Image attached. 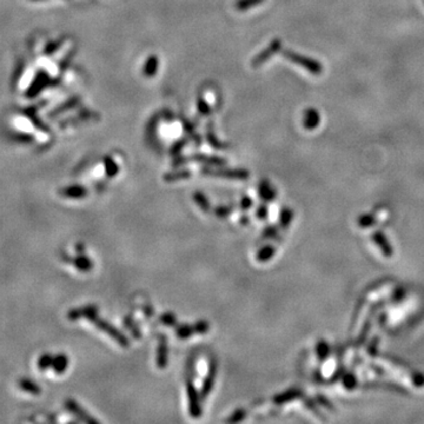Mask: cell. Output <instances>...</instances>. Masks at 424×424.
Masks as SVG:
<instances>
[{
  "instance_id": "obj_1",
  "label": "cell",
  "mask_w": 424,
  "mask_h": 424,
  "mask_svg": "<svg viewBox=\"0 0 424 424\" xmlns=\"http://www.w3.org/2000/svg\"><path fill=\"white\" fill-rule=\"evenodd\" d=\"M185 388H186V395H188L189 401V412L192 418H199L203 414L202 408V396H200V391L197 389L195 383L192 382L191 378H186L185 380Z\"/></svg>"
},
{
  "instance_id": "obj_2",
  "label": "cell",
  "mask_w": 424,
  "mask_h": 424,
  "mask_svg": "<svg viewBox=\"0 0 424 424\" xmlns=\"http://www.w3.org/2000/svg\"><path fill=\"white\" fill-rule=\"evenodd\" d=\"M90 322H91L92 324H95L97 328L100 330V331L105 332L107 336H110L111 338H112L114 342H117L118 344H119L120 347L128 348L129 346H130V340H129L119 329H117L116 326L112 325L107 321H105V319L99 318L98 316H97V317L91 319Z\"/></svg>"
},
{
  "instance_id": "obj_3",
  "label": "cell",
  "mask_w": 424,
  "mask_h": 424,
  "mask_svg": "<svg viewBox=\"0 0 424 424\" xmlns=\"http://www.w3.org/2000/svg\"><path fill=\"white\" fill-rule=\"evenodd\" d=\"M283 56L285 57L287 60H290V62H292L298 66L303 67L304 70H307L312 74L322 73V71H323L322 64H319L317 60H315L312 58H308V57H305V56L298 55V53L290 51V50H284Z\"/></svg>"
},
{
  "instance_id": "obj_4",
  "label": "cell",
  "mask_w": 424,
  "mask_h": 424,
  "mask_svg": "<svg viewBox=\"0 0 424 424\" xmlns=\"http://www.w3.org/2000/svg\"><path fill=\"white\" fill-rule=\"evenodd\" d=\"M202 174L205 176H211V177L237 179V181H245L250 176L249 171L245 170V168H223L221 166L217 168H212L210 167V165L202 168Z\"/></svg>"
},
{
  "instance_id": "obj_5",
  "label": "cell",
  "mask_w": 424,
  "mask_h": 424,
  "mask_svg": "<svg viewBox=\"0 0 424 424\" xmlns=\"http://www.w3.org/2000/svg\"><path fill=\"white\" fill-rule=\"evenodd\" d=\"M191 161L206 164V165H210V166L211 165H214V166H224V165L226 164V160L223 159V158L215 157V156H207V154H202V153H196L190 157H177L174 161H172V165H174V166H181V165H184L186 163H191Z\"/></svg>"
},
{
  "instance_id": "obj_6",
  "label": "cell",
  "mask_w": 424,
  "mask_h": 424,
  "mask_svg": "<svg viewBox=\"0 0 424 424\" xmlns=\"http://www.w3.org/2000/svg\"><path fill=\"white\" fill-rule=\"evenodd\" d=\"M217 373H218V363L216 359H211L210 364H209V369H207V373H206L205 378H204L203 380L202 388H200V396H202L203 400H205V398L211 394L212 389H214Z\"/></svg>"
},
{
  "instance_id": "obj_7",
  "label": "cell",
  "mask_w": 424,
  "mask_h": 424,
  "mask_svg": "<svg viewBox=\"0 0 424 424\" xmlns=\"http://www.w3.org/2000/svg\"><path fill=\"white\" fill-rule=\"evenodd\" d=\"M65 408L71 412L72 415H74L75 417L79 419V421L85 422V423H90V424H98L99 423L96 418H93L88 411L84 410V409L81 408V405L79 404L77 401L72 400V398H69V400L65 401Z\"/></svg>"
},
{
  "instance_id": "obj_8",
  "label": "cell",
  "mask_w": 424,
  "mask_h": 424,
  "mask_svg": "<svg viewBox=\"0 0 424 424\" xmlns=\"http://www.w3.org/2000/svg\"><path fill=\"white\" fill-rule=\"evenodd\" d=\"M98 311H99V309L97 305H93V304L85 305V307H81V308L71 309V310L67 312V318H69L72 322L78 321L79 318H82V317H85L86 319H89V321H91V319L98 316Z\"/></svg>"
},
{
  "instance_id": "obj_9",
  "label": "cell",
  "mask_w": 424,
  "mask_h": 424,
  "mask_svg": "<svg viewBox=\"0 0 424 424\" xmlns=\"http://www.w3.org/2000/svg\"><path fill=\"white\" fill-rule=\"evenodd\" d=\"M281 48H282V41L279 40V39H275V40H272L267 49L263 50V51H261L256 57H255L252 60V67H260L261 65H263L264 63H267L268 60L271 58L272 55H275L276 52H278Z\"/></svg>"
},
{
  "instance_id": "obj_10",
  "label": "cell",
  "mask_w": 424,
  "mask_h": 424,
  "mask_svg": "<svg viewBox=\"0 0 424 424\" xmlns=\"http://www.w3.org/2000/svg\"><path fill=\"white\" fill-rule=\"evenodd\" d=\"M168 362V343L167 337L164 333H161L158 340V347H157V356H156V364L158 369L163 370L167 366Z\"/></svg>"
},
{
  "instance_id": "obj_11",
  "label": "cell",
  "mask_w": 424,
  "mask_h": 424,
  "mask_svg": "<svg viewBox=\"0 0 424 424\" xmlns=\"http://www.w3.org/2000/svg\"><path fill=\"white\" fill-rule=\"evenodd\" d=\"M60 195L63 197H66V198L70 199H82L88 196V189L82 185H70L66 186V188L60 189L59 191Z\"/></svg>"
},
{
  "instance_id": "obj_12",
  "label": "cell",
  "mask_w": 424,
  "mask_h": 424,
  "mask_svg": "<svg viewBox=\"0 0 424 424\" xmlns=\"http://www.w3.org/2000/svg\"><path fill=\"white\" fill-rule=\"evenodd\" d=\"M321 123V116H319L318 111L315 109H308L304 112L303 117V125L307 130H314Z\"/></svg>"
},
{
  "instance_id": "obj_13",
  "label": "cell",
  "mask_w": 424,
  "mask_h": 424,
  "mask_svg": "<svg viewBox=\"0 0 424 424\" xmlns=\"http://www.w3.org/2000/svg\"><path fill=\"white\" fill-rule=\"evenodd\" d=\"M258 196H260V198L263 200L264 203L272 202L276 197V191L272 189L270 183L263 179V181L260 183V186H258Z\"/></svg>"
},
{
  "instance_id": "obj_14",
  "label": "cell",
  "mask_w": 424,
  "mask_h": 424,
  "mask_svg": "<svg viewBox=\"0 0 424 424\" xmlns=\"http://www.w3.org/2000/svg\"><path fill=\"white\" fill-rule=\"evenodd\" d=\"M69 366V357L65 354H58L53 356L52 369L56 373H64Z\"/></svg>"
},
{
  "instance_id": "obj_15",
  "label": "cell",
  "mask_w": 424,
  "mask_h": 424,
  "mask_svg": "<svg viewBox=\"0 0 424 424\" xmlns=\"http://www.w3.org/2000/svg\"><path fill=\"white\" fill-rule=\"evenodd\" d=\"M72 263H73L74 267L77 268L79 271L82 272H89L93 269L92 261L90 260L88 256H85L84 253H79L77 257H74L73 260H72Z\"/></svg>"
},
{
  "instance_id": "obj_16",
  "label": "cell",
  "mask_w": 424,
  "mask_h": 424,
  "mask_svg": "<svg viewBox=\"0 0 424 424\" xmlns=\"http://www.w3.org/2000/svg\"><path fill=\"white\" fill-rule=\"evenodd\" d=\"M158 65H159V60H158L157 56H154V55L150 56L146 60L145 65H144L143 74L145 75L146 78L154 77V74H156L158 71Z\"/></svg>"
},
{
  "instance_id": "obj_17",
  "label": "cell",
  "mask_w": 424,
  "mask_h": 424,
  "mask_svg": "<svg viewBox=\"0 0 424 424\" xmlns=\"http://www.w3.org/2000/svg\"><path fill=\"white\" fill-rule=\"evenodd\" d=\"M191 171L186 170V168H182V170L167 172V174L164 175V181L166 183H174L178 181H183V179H188L191 177Z\"/></svg>"
},
{
  "instance_id": "obj_18",
  "label": "cell",
  "mask_w": 424,
  "mask_h": 424,
  "mask_svg": "<svg viewBox=\"0 0 424 424\" xmlns=\"http://www.w3.org/2000/svg\"><path fill=\"white\" fill-rule=\"evenodd\" d=\"M300 395H301L300 390H297V389H290V390L285 391V393L277 395V396H276L274 398V403H276V404H284V403H286V402H290V401H292V400H296V398L298 396H300Z\"/></svg>"
},
{
  "instance_id": "obj_19",
  "label": "cell",
  "mask_w": 424,
  "mask_h": 424,
  "mask_svg": "<svg viewBox=\"0 0 424 424\" xmlns=\"http://www.w3.org/2000/svg\"><path fill=\"white\" fill-rule=\"evenodd\" d=\"M18 384H19L20 389L26 391V393H30V394H33V395H39L41 393L40 387H39L37 383L33 382V380H31V379L21 378V379H19Z\"/></svg>"
},
{
  "instance_id": "obj_20",
  "label": "cell",
  "mask_w": 424,
  "mask_h": 424,
  "mask_svg": "<svg viewBox=\"0 0 424 424\" xmlns=\"http://www.w3.org/2000/svg\"><path fill=\"white\" fill-rule=\"evenodd\" d=\"M193 202H195L197 205L200 207V210H202L203 212H210L212 209L210 200L207 199V197L200 191H196L195 193H193Z\"/></svg>"
},
{
  "instance_id": "obj_21",
  "label": "cell",
  "mask_w": 424,
  "mask_h": 424,
  "mask_svg": "<svg viewBox=\"0 0 424 424\" xmlns=\"http://www.w3.org/2000/svg\"><path fill=\"white\" fill-rule=\"evenodd\" d=\"M175 333L179 340H186V338H189V337H191L192 335H195L196 331H195V328H193V325L179 324L176 326Z\"/></svg>"
},
{
  "instance_id": "obj_22",
  "label": "cell",
  "mask_w": 424,
  "mask_h": 424,
  "mask_svg": "<svg viewBox=\"0 0 424 424\" xmlns=\"http://www.w3.org/2000/svg\"><path fill=\"white\" fill-rule=\"evenodd\" d=\"M276 252V247L274 245H265L262 247V249L258 250V252L256 255V258L258 262H262V263H264V262H268L270 261L272 257H274V255Z\"/></svg>"
},
{
  "instance_id": "obj_23",
  "label": "cell",
  "mask_w": 424,
  "mask_h": 424,
  "mask_svg": "<svg viewBox=\"0 0 424 424\" xmlns=\"http://www.w3.org/2000/svg\"><path fill=\"white\" fill-rule=\"evenodd\" d=\"M373 239H375V242L377 243V245L379 246V249L382 250V252L384 253V256L390 257L391 253H393V250H391V247L389 246V243H388V240L386 238H384L382 233H380V232L373 233Z\"/></svg>"
},
{
  "instance_id": "obj_24",
  "label": "cell",
  "mask_w": 424,
  "mask_h": 424,
  "mask_svg": "<svg viewBox=\"0 0 424 424\" xmlns=\"http://www.w3.org/2000/svg\"><path fill=\"white\" fill-rule=\"evenodd\" d=\"M104 166H105V174L107 177H116L119 172V166H118L116 161H114L112 158L106 156L104 158Z\"/></svg>"
},
{
  "instance_id": "obj_25",
  "label": "cell",
  "mask_w": 424,
  "mask_h": 424,
  "mask_svg": "<svg viewBox=\"0 0 424 424\" xmlns=\"http://www.w3.org/2000/svg\"><path fill=\"white\" fill-rule=\"evenodd\" d=\"M124 325H125V328L130 330V332L132 333V336H134L136 340L141 338V337H142V332H141V330H139L138 325L136 324V322L134 321V318H132V316H126V317L124 318Z\"/></svg>"
},
{
  "instance_id": "obj_26",
  "label": "cell",
  "mask_w": 424,
  "mask_h": 424,
  "mask_svg": "<svg viewBox=\"0 0 424 424\" xmlns=\"http://www.w3.org/2000/svg\"><path fill=\"white\" fill-rule=\"evenodd\" d=\"M206 138H207V142L210 143V145L214 146L215 149H224V147L226 146L224 143H222L217 137H216L212 125H210V126L206 129Z\"/></svg>"
},
{
  "instance_id": "obj_27",
  "label": "cell",
  "mask_w": 424,
  "mask_h": 424,
  "mask_svg": "<svg viewBox=\"0 0 424 424\" xmlns=\"http://www.w3.org/2000/svg\"><path fill=\"white\" fill-rule=\"evenodd\" d=\"M264 0H237L235 3V7L238 11H247L251 7L260 5Z\"/></svg>"
},
{
  "instance_id": "obj_28",
  "label": "cell",
  "mask_w": 424,
  "mask_h": 424,
  "mask_svg": "<svg viewBox=\"0 0 424 424\" xmlns=\"http://www.w3.org/2000/svg\"><path fill=\"white\" fill-rule=\"evenodd\" d=\"M53 363V356L51 354H43L38 359V368L41 371H45L49 368H52Z\"/></svg>"
},
{
  "instance_id": "obj_29",
  "label": "cell",
  "mask_w": 424,
  "mask_h": 424,
  "mask_svg": "<svg viewBox=\"0 0 424 424\" xmlns=\"http://www.w3.org/2000/svg\"><path fill=\"white\" fill-rule=\"evenodd\" d=\"M293 218V212L290 209H283L281 212V218H279V225H281L282 229H287L289 228L291 221Z\"/></svg>"
},
{
  "instance_id": "obj_30",
  "label": "cell",
  "mask_w": 424,
  "mask_h": 424,
  "mask_svg": "<svg viewBox=\"0 0 424 424\" xmlns=\"http://www.w3.org/2000/svg\"><path fill=\"white\" fill-rule=\"evenodd\" d=\"M246 418V410L245 409H237L230 415L229 418H226V423H239Z\"/></svg>"
},
{
  "instance_id": "obj_31",
  "label": "cell",
  "mask_w": 424,
  "mask_h": 424,
  "mask_svg": "<svg viewBox=\"0 0 424 424\" xmlns=\"http://www.w3.org/2000/svg\"><path fill=\"white\" fill-rule=\"evenodd\" d=\"M159 322L165 326H175L177 324V317L172 312H164L160 315Z\"/></svg>"
},
{
  "instance_id": "obj_32",
  "label": "cell",
  "mask_w": 424,
  "mask_h": 424,
  "mask_svg": "<svg viewBox=\"0 0 424 424\" xmlns=\"http://www.w3.org/2000/svg\"><path fill=\"white\" fill-rule=\"evenodd\" d=\"M232 212V207L228 205H219L214 207V214L218 218H226Z\"/></svg>"
},
{
  "instance_id": "obj_33",
  "label": "cell",
  "mask_w": 424,
  "mask_h": 424,
  "mask_svg": "<svg viewBox=\"0 0 424 424\" xmlns=\"http://www.w3.org/2000/svg\"><path fill=\"white\" fill-rule=\"evenodd\" d=\"M193 328H195L196 333H198V335H204V333L209 332V330H210V323L206 322V321H204V319H202V321L196 322L195 324H193Z\"/></svg>"
},
{
  "instance_id": "obj_34",
  "label": "cell",
  "mask_w": 424,
  "mask_h": 424,
  "mask_svg": "<svg viewBox=\"0 0 424 424\" xmlns=\"http://www.w3.org/2000/svg\"><path fill=\"white\" fill-rule=\"evenodd\" d=\"M185 144H186V141L185 139H181V141H177L176 142L174 145L171 146V150H170V153L172 154V156H178L179 153H181V151H182V149L183 147L185 146Z\"/></svg>"
},
{
  "instance_id": "obj_35",
  "label": "cell",
  "mask_w": 424,
  "mask_h": 424,
  "mask_svg": "<svg viewBox=\"0 0 424 424\" xmlns=\"http://www.w3.org/2000/svg\"><path fill=\"white\" fill-rule=\"evenodd\" d=\"M278 228L277 226L270 225L268 229H265L263 231V238H274L278 235Z\"/></svg>"
},
{
  "instance_id": "obj_36",
  "label": "cell",
  "mask_w": 424,
  "mask_h": 424,
  "mask_svg": "<svg viewBox=\"0 0 424 424\" xmlns=\"http://www.w3.org/2000/svg\"><path fill=\"white\" fill-rule=\"evenodd\" d=\"M256 216L260 221H265L268 218V207L265 204H261L256 210Z\"/></svg>"
},
{
  "instance_id": "obj_37",
  "label": "cell",
  "mask_w": 424,
  "mask_h": 424,
  "mask_svg": "<svg viewBox=\"0 0 424 424\" xmlns=\"http://www.w3.org/2000/svg\"><path fill=\"white\" fill-rule=\"evenodd\" d=\"M198 110H199V112L203 114V116H209L210 112H211L209 105H207L205 100H203L202 98L198 99Z\"/></svg>"
},
{
  "instance_id": "obj_38",
  "label": "cell",
  "mask_w": 424,
  "mask_h": 424,
  "mask_svg": "<svg viewBox=\"0 0 424 424\" xmlns=\"http://www.w3.org/2000/svg\"><path fill=\"white\" fill-rule=\"evenodd\" d=\"M252 199L250 198V197H247V196H244L243 198H242V200H240V210L242 211H247V210H250L251 209V206H252Z\"/></svg>"
},
{
  "instance_id": "obj_39",
  "label": "cell",
  "mask_w": 424,
  "mask_h": 424,
  "mask_svg": "<svg viewBox=\"0 0 424 424\" xmlns=\"http://www.w3.org/2000/svg\"><path fill=\"white\" fill-rule=\"evenodd\" d=\"M143 310H144V314H145L146 317H151V316H153V314H154V312H153V308L151 307L150 304L144 305Z\"/></svg>"
},
{
  "instance_id": "obj_40",
  "label": "cell",
  "mask_w": 424,
  "mask_h": 424,
  "mask_svg": "<svg viewBox=\"0 0 424 424\" xmlns=\"http://www.w3.org/2000/svg\"><path fill=\"white\" fill-rule=\"evenodd\" d=\"M249 217H247L246 215H243L242 217H240V223H242V224H247V223H249Z\"/></svg>"
},
{
  "instance_id": "obj_41",
  "label": "cell",
  "mask_w": 424,
  "mask_h": 424,
  "mask_svg": "<svg viewBox=\"0 0 424 424\" xmlns=\"http://www.w3.org/2000/svg\"><path fill=\"white\" fill-rule=\"evenodd\" d=\"M77 251H78V253H84L85 246L82 245V244H78V245H77Z\"/></svg>"
}]
</instances>
